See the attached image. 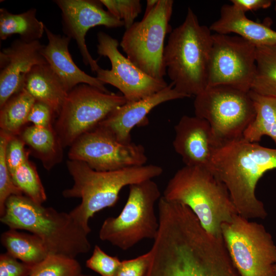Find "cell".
I'll return each mask as SVG.
<instances>
[{"label":"cell","mask_w":276,"mask_h":276,"mask_svg":"<svg viewBox=\"0 0 276 276\" xmlns=\"http://www.w3.org/2000/svg\"><path fill=\"white\" fill-rule=\"evenodd\" d=\"M66 166L74 185L64 190L62 195L81 199L70 213L89 233V219L103 209L113 206L124 187L152 179L163 172L162 167L152 164L107 171L95 170L79 160L68 159Z\"/></svg>","instance_id":"cell-4"},{"label":"cell","mask_w":276,"mask_h":276,"mask_svg":"<svg viewBox=\"0 0 276 276\" xmlns=\"http://www.w3.org/2000/svg\"><path fill=\"white\" fill-rule=\"evenodd\" d=\"M33 266L22 262L7 252L0 255V276H29Z\"/></svg>","instance_id":"cell-34"},{"label":"cell","mask_w":276,"mask_h":276,"mask_svg":"<svg viewBox=\"0 0 276 276\" xmlns=\"http://www.w3.org/2000/svg\"><path fill=\"white\" fill-rule=\"evenodd\" d=\"M44 30L48 43L44 46L42 54L59 78L67 93L83 83L96 87L106 93L110 92L97 77L87 74L76 65L68 50L71 39L70 37L55 34L46 26Z\"/></svg>","instance_id":"cell-19"},{"label":"cell","mask_w":276,"mask_h":276,"mask_svg":"<svg viewBox=\"0 0 276 276\" xmlns=\"http://www.w3.org/2000/svg\"><path fill=\"white\" fill-rule=\"evenodd\" d=\"M26 144L19 135L12 136L7 145L6 160L10 173L29 160L30 152L26 150Z\"/></svg>","instance_id":"cell-33"},{"label":"cell","mask_w":276,"mask_h":276,"mask_svg":"<svg viewBox=\"0 0 276 276\" xmlns=\"http://www.w3.org/2000/svg\"><path fill=\"white\" fill-rule=\"evenodd\" d=\"M208 168L226 186L239 215L248 219L267 216L255 191L264 173L276 169V148L243 137L224 143L214 149Z\"/></svg>","instance_id":"cell-1"},{"label":"cell","mask_w":276,"mask_h":276,"mask_svg":"<svg viewBox=\"0 0 276 276\" xmlns=\"http://www.w3.org/2000/svg\"><path fill=\"white\" fill-rule=\"evenodd\" d=\"M256 71V47L237 35L214 33L208 86L226 85L249 91Z\"/></svg>","instance_id":"cell-12"},{"label":"cell","mask_w":276,"mask_h":276,"mask_svg":"<svg viewBox=\"0 0 276 276\" xmlns=\"http://www.w3.org/2000/svg\"><path fill=\"white\" fill-rule=\"evenodd\" d=\"M232 5L245 13L249 11L267 9L271 6V0H231Z\"/></svg>","instance_id":"cell-37"},{"label":"cell","mask_w":276,"mask_h":276,"mask_svg":"<svg viewBox=\"0 0 276 276\" xmlns=\"http://www.w3.org/2000/svg\"><path fill=\"white\" fill-rule=\"evenodd\" d=\"M15 185L25 196L42 204L47 195L35 166L28 160L11 174Z\"/></svg>","instance_id":"cell-28"},{"label":"cell","mask_w":276,"mask_h":276,"mask_svg":"<svg viewBox=\"0 0 276 276\" xmlns=\"http://www.w3.org/2000/svg\"><path fill=\"white\" fill-rule=\"evenodd\" d=\"M55 117V113L48 105L36 101L28 116V123H32L37 127H50L53 126Z\"/></svg>","instance_id":"cell-36"},{"label":"cell","mask_w":276,"mask_h":276,"mask_svg":"<svg viewBox=\"0 0 276 276\" xmlns=\"http://www.w3.org/2000/svg\"><path fill=\"white\" fill-rule=\"evenodd\" d=\"M212 35L190 7L183 22L170 33L164 66L174 89L187 97H195L208 86Z\"/></svg>","instance_id":"cell-3"},{"label":"cell","mask_w":276,"mask_h":276,"mask_svg":"<svg viewBox=\"0 0 276 276\" xmlns=\"http://www.w3.org/2000/svg\"><path fill=\"white\" fill-rule=\"evenodd\" d=\"M13 135L0 130V216L3 215L8 199L23 193L14 183L7 165L5 153L7 145ZM14 136V135H13Z\"/></svg>","instance_id":"cell-30"},{"label":"cell","mask_w":276,"mask_h":276,"mask_svg":"<svg viewBox=\"0 0 276 276\" xmlns=\"http://www.w3.org/2000/svg\"><path fill=\"white\" fill-rule=\"evenodd\" d=\"M189 208L201 226L223 239L221 227L238 214L224 183L208 168L185 166L169 180L162 196Z\"/></svg>","instance_id":"cell-5"},{"label":"cell","mask_w":276,"mask_h":276,"mask_svg":"<svg viewBox=\"0 0 276 276\" xmlns=\"http://www.w3.org/2000/svg\"><path fill=\"white\" fill-rule=\"evenodd\" d=\"M173 146L185 166L208 168L218 144L207 121L183 116L175 126Z\"/></svg>","instance_id":"cell-17"},{"label":"cell","mask_w":276,"mask_h":276,"mask_svg":"<svg viewBox=\"0 0 276 276\" xmlns=\"http://www.w3.org/2000/svg\"><path fill=\"white\" fill-rule=\"evenodd\" d=\"M129 188L127 201L120 214L106 218L99 233L101 240L123 250L144 239L154 240L159 226L155 205L162 196L156 183L149 179Z\"/></svg>","instance_id":"cell-7"},{"label":"cell","mask_w":276,"mask_h":276,"mask_svg":"<svg viewBox=\"0 0 276 276\" xmlns=\"http://www.w3.org/2000/svg\"><path fill=\"white\" fill-rule=\"evenodd\" d=\"M81 266L76 258L49 254L33 266L29 276H79Z\"/></svg>","instance_id":"cell-29"},{"label":"cell","mask_w":276,"mask_h":276,"mask_svg":"<svg viewBox=\"0 0 276 276\" xmlns=\"http://www.w3.org/2000/svg\"><path fill=\"white\" fill-rule=\"evenodd\" d=\"M144 276H240L223 243L206 236L165 242L150 252Z\"/></svg>","instance_id":"cell-6"},{"label":"cell","mask_w":276,"mask_h":276,"mask_svg":"<svg viewBox=\"0 0 276 276\" xmlns=\"http://www.w3.org/2000/svg\"><path fill=\"white\" fill-rule=\"evenodd\" d=\"M274 10L276 12V1H275V5H274Z\"/></svg>","instance_id":"cell-40"},{"label":"cell","mask_w":276,"mask_h":276,"mask_svg":"<svg viewBox=\"0 0 276 276\" xmlns=\"http://www.w3.org/2000/svg\"><path fill=\"white\" fill-rule=\"evenodd\" d=\"M1 242L8 254L31 265L39 263L49 255L42 241L31 233L9 228L1 234Z\"/></svg>","instance_id":"cell-23"},{"label":"cell","mask_w":276,"mask_h":276,"mask_svg":"<svg viewBox=\"0 0 276 276\" xmlns=\"http://www.w3.org/2000/svg\"><path fill=\"white\" fill-rule=\"evenodd\" d=\"M19 136L28 146L30 154L38 158L46 170L62 161L64 147L53 126H27Z\"/></svg>","instance_id":"cell-22"},{"label":"cell","mask_w":276,"mask_h":276,"mask_svg":"<svg viewBox=\"0 0 276 276\" xmlns=\"http://www.w3.org/2000/svg\"><path fill=\"white\" fill-rule=\"evenodd\" d=\"M0 220L9 228L25 230L39 237L49 254L76 258L91 248L90 233L70 212L44 207L25 195L10 196Z\"/></svg>","instance_id":"cell-2"},{"label":"cell","mask_w":276,"mask_h":276,"mask_svg":"<svg viewBox=\"0 0 276 276\" xmlns=\"http://www.w3.org/2000/svg\"><path fill=\"white\" fill-rule=\"evenodd\" d=\"M54 3L61 11L64 35L74 39L83 61L94 73L101 68L97 61L89 53L85 42L88 31L97 26L115 28L124 27V22L103 8L100 0H56Z\"/></svg>","instance_id":"cell-15"},{"label":"cell","mask_w":276,"mask_h":276,"mask_svg":"<svg viewBox=\"0 0 276 276\" xmlns=\"http://www.w3.org/2000/svg\"><path fill=\"white\" fill-rule=\"evenodd\" d=\"M39 40H14L0 52V108L24 87L27 75L38 64L47 63Z\"/></svg>","instance_id":"cell-16"},{"label":"cell","mask_w":276,"mask_h":276,"mask_svg":"<svg viewBox=\"0 0 276 276\" xmlns=\"http://www.w3.org/2000/svg\"><path fill=\"white\" fill-rule=\"evenodd\" d=\"M150 252L135 258L121 261L116 276H144L147 270Z\"/></svg>","instance_id":"cell-35"},{"label":"cell","mask_w":276,"mask_h":276,"mask_svg":"<svg viewBox=\"0 0 276 276\" xmlns=\"http://www.w3.org/2000/svg\"><path fill=\"white\" fill-rule=\"evenodd\" d=\"M126 103L122 95L80 84L68 92L53 127L63 147H70L78 137Z\"/></svg>","instance_id":"cell-11"},{"label":"cell","mask_w":276,"mask_h":276,"mask_svg":"<svg viewBox=\"0 0 276 276\" xmlns=\"http://www.w3.org/2000/svg\"><path fill=\"white\" fill-rule=\"evenodd\" d=\"M79 276H91L90 275H87V274H81Z\"/></svg>","instance_id":"cell-39"},{"label":"cell","mask_w":276,"mask_h":276,"mask_svg":"<svg viewBox=\"0 0 276 276\" xmlns=\"http://www.w3.org/2000/svg\"><path fill=\"white\" fill-rule=\"evenodd\" d=\"M267 22H259L248 18L233 5H223L219 18L209 27L215 33H234L256 47L276 44V31Z\"/></svg>","instance_id":"cell-20"},{"label":"cell","mask_w":276,"mask_h":276,"mask_svg":"<svg viewBox=\"0 0 276 276\" xmlns=\"http://www.w3.org/2000/svg\"><path fill=\"white\" fill-rule=\"evenodd\" d=\"M194 107L195 116L210 124L218 146L243 138L256 115L249 91L226 85L207 86L195 96Z\"/></svg>","instance_id":"cell-8"},{"label":"cell","mask_w":276,"mask_h":276,"mask_svg":"<svg viewBox=\"0 0 276 276\" xmlns=\"http://www.w3.org/2000/svg\"><path fill=\"white\" fill-rule=\"evenodd\" d=\"M45 25L36 17V9L13 14L5 8L0 9V38L7 39L13 34H18L26 41L39 40L45 32Z\"/></svg>","instance_id":"cell-25"},{"label":"cell","mask_w":276,"mask_h":276,"mask_svg":"<svg viewBox=\"0 0 276 276\" xmlns=\"http://www.w3.org/2000/svg\"><path fill=\"white\" fill-rule=\"evenodd\" d=\"M121 263L118 257L107 254L96 245L91 256L86 260V266L101 276H116Z\"/></svg>","instance_id":"cell-32"},{"label":"cell","mask_w":276,"mask_h":276,"mask_svg":"<svg viewBox=\"0 0 276 276\" xmlns=\"http://www.w3.org/2000/svg\"><path fill=\"white\" fill-rule=\"evenodd\" d=\"M158 2V0H147L144 15H147L151 12L156 6Z\"/></svg>","instance_id":"cell-38"},{"label":"cell","mask_w":276,"mask_h":276,"mask_svg":"<svg viewBox=\"0 0 276 276\" xmlns=\"http://www.w3.org/2000/svg\"><path fill=\"white\" fill-rule=\"evenodd\" d=\"M239 214L222 224V237L240 276H276V245L264 226Z\"/></svg>","instance_id":"cell-9"},{"label":"cell","mask_w":276,"mask_h":276,"mask_svg":"<svg viewBox=\"0 0 276 276\" xmlns=\"http://www.w3.org/2000/svg\"><path fill=\"white\" fill-rule=\"evenodd\" d=\"M23 88L36 101L48 105L56 117L68 93L48 63L36 65L32 68L26 77Z\"/></svg>","instance_id":"cell-21"},{"label":"cell","mask_w":276,"mask_h":276,"mask_svg":"<svg viewBox=\"0 0 276 276\" xmlns=\"http://www.w3.org/2000/svg\"><path fill=\"white\" fill-rule=\"evenodd\" d=\"M274 270H275V271L276 272V264H275V265L274 266Z\"/></svg>","instance_id":"cell-41"},{"label":"cell","mask_w":276,"mask_h":276,"mask_svg":"<svg viewBox=\"0 0 276 276\" xmlns=\"http://www.w3.org/2000/svg\"><path fill=\"white\" fill-rule=\"evenodd\" d=\"M254 102L256 115L243 133V139L258 143L264 135L276 143V98L249 91Z\"/></svg>","instance_id":"cell-24"},{"label":"cell","mask_w":276,"mask_h":276,"mask_svg":"<svg viewBox=\"0 0 276 276\" xmlns=\"http://www.w3.org/2000/svg\"><path fill=\"white\" fill-rule=\"evenodd\" d=\"M68 156L70 160L84 162L99 171L142 166L147 161L143 145L132 142L122 143L98 126L72 144Z\"/></svg>","instance_id":"cell-13"},{"label":"cell","mask_w":276,"mask_h":276,"mask_svg":"<svg viewBox=\"0 0 276 276\" xmlns=\"http://www.w3.org/2000/svg\"><path fill=\"white\" fill-rule=\"evenodd\" d=\"M250 90L276 98V44L256 47V71Z\"/></svg>","instance_id":"cell-27"},{"label":"cell","mask_w":276,"mask_h":276,"mask_svg":"<svg viewBox=\"0 0 276 276\" xmlns=\"http://www.w3.org/2000/svg\"><path fill=\"white\" fill-rule=\"evenodd\" d=\"M97 53L109 59L110 70L99 69L97 78L104 84L118 88L127 102H134L150 96L166 87L163 80L153 78L145 73L119 50L117 39L108 34H97Z\"/></svg>","instance_id":"cell-14"},{"label":"cell","mask_w":276,"mask_h":276,"mask_svg":"<svg viewBox=\"0 0 276 276\" xmlns=\"http://www.w3.org/2000/svg\"><path fill=\"white\" fill-rule=\"evenodd\" d=\"M36 100L24 88L14 94L1 107V130L19 135L28 123L30 112Z\"/></svg>","instance_id":"cell-26"},{"label":"cell","mask_w":276,"mask_h":276,"mask_svg":"<svg viewBox=\"0 0 276 276\" xmlns=\"http://www.w3.org/2000/svg\"><path fill=\"white\" fill-rule=\"evenodd\" d=\"M107 11L118 19L124 22L127 30L134 22L142 11L140 0H100Z\"/></svg>","instance_id":"cell-31"},{"label":"cell","mask_w":276,"mask_h":276,"mask_svg":"<svg viewBox=\"0 0 276 276\" xmlns=\"http://www.w3.org/2000/svg\"><path fill=\"white\" fill-rule=\"evenodd\" d=\"M174 1L158 0L142 20L125 30L120 45L127 57L150 77L163 80L166 70L163 61L164 41L171 32L169 24Z\"/></svg>","instance_id":"cell-10"},{"label":"cell","mask_w":276,"mask_h":276,"mask_svg":"<svg viewBox=\"0 0 276 276\" xmlns=\"http://www.w3.org/2000/svg\"><path fill=\"white\" fill-rule=\"evenodd\" d=\"M187 97L176 90L171 83L163 89L146 98L127 102L113 110L98 126L118 141L124 144L130 143L132 129L145 121L147 114L154 107L167 101Z\"/></svg>","instance_id":"cell-18"}]
</instances>
